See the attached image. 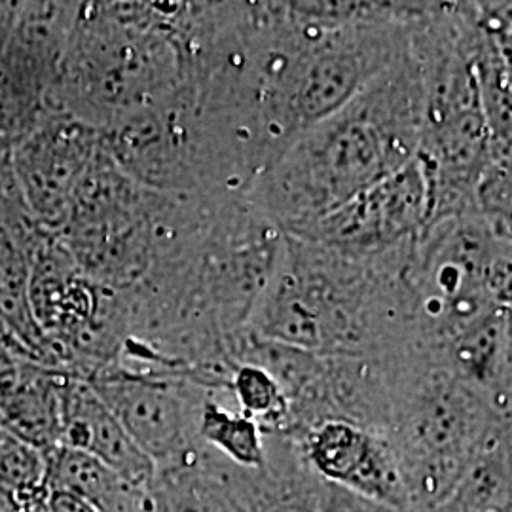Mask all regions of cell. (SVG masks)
I'll use <instances>...</instances> for the list:
<instances>
[{"instance_id":"6da1fadb","label":"cell","mask_w":512,"mask_h":512,"mask_svg":"<svg viewBox=\"0 0 512 512\" xmlns=\"http://www.w3.org/2000/svg\"><path fill=\"white\" fill-rule=\"evenodd\" d=\"M418 61L403 57L346 107L296 137L247 190L283 234L296 236L410 164L420 150Z\"/></svg>"},{"instance_id":"7a4b0ae2","label":"cell","mask_w":512,"mask_h":512,"mask_svg":"<svg viewBox=\"0 0 512 512\" xmlns=\"http://www.w3.org/2000/svg\"><path fill=\"white\" fill-rule=\"evenodd\" d=\"M412 245L355 258L285 234L249 334L317 355L365 357L412 348L414 302L406 279Z\"/></svg>"},{"instance_id":"3957f363","label":"cell","mask_w":512,"mask_h":512,"mask_svg":"<svg viewBox=\"0 0 512 512\" xmlns=\"http://www.w3.org/2000/svg\"><path fill=\"white\" fill-rule=\"evenodd\" d=\"M183 2H78L44 110L110 128L186 84Z\"/></svg>"},{"instance_id":"277c9868","label":"cell","mask_w":512,"mask_h":512,"mask_svg":"<svg viewBox=\"0 0 512 512\" xmlns=\"http://www.w3.org/2000/svg\"><path fill=\"white\" fill-rule=\"evenodd\" d=\"M478 35L475 2H420L410 21L423 95L418 160L429 186V224L476 213V188L492 164L476 78Z\"/></svg>"},{"instance_id":"5b68a950","label":"cell","mask_w":512,"mask_h":512,"mask_svg":"<svg viewBox=\"0 0 512 512\" xmlns=\"http://www.w3.org/2000/svg\"><path fill=\"white\" fill-rule=\"evenodd\" d=\"M505 418L482 387L423 351H404L384 435L399 459L406 512L437 505Z\"/></svg>"},{"instance_id":"8992f818","label":"cell","mask_w":512,"mask_h":512,"mask_svg":"<svg viewBox=\"0 0 512 512\" xmlns=\"http://www.w3.org/2000/svg\"><path fill=\"white\" fill-rule=\"evenodd\" d=\"M88 384L156 469L181 465L202 454L203 404L215 391L188 378L118 365L95 374Z\"/></svg>"},{"instance_id":"52a82bcc","label":"cell","mask_w":512,"mask_h":512,"mask_svg":"<svg viewBox=\"0 0 512 512\" xmlns=\"http://www.w3.org/2000/svg\"><path fill=\"white\" fill-rule=\"evenodd\" d=\"M429 224V186L418 156L317 220L294 238L310 239L342 255L376 258L420 238Z\"/></svg>"},{"instance_id":"ba28073f","label":"cell","mask_w":512,"mask_h":512,"mask_svg":"<svg viewBox=\"0 0 512 512\" xmlns=\"http://www.w3.org/2000/svg\"><path fill=\"white\" fill-rule=\"evenodd\" d=\"M103 148V131L65 112L44 110L12 147L27 209L46 232H59L76 190Z\"/></svg>"},{"instance_id":"9c48e42d","label":"cell","mask_w":512,"mask_h":512,"mask_svg":"<svg viewBox=\"0 0 512 512\" xmlns=\"http://www.w3.org/2000/svg\"><path fill=\"white\" fill-rule=\"evenodd\" d=\"M300 456L319 478L387 507L408 511L399 459L384 433L349 421H321L293 435Z\"/></svg>"},{"instance_id":"30bf717a","label":"cell","mask_w":512,"mask_h":512,"mask_svg":"<svg viewBox=\"0 0 512 512\" xmlns=\"http://www.w3.org/2000/svg\"><path fill=\"white\" fill-rule=\"evenodd\" d=\"M61 446L90 454L141 488H148L156 475L152 459L129 437L92 385L76 376H69L65 385Z\"/></svg>"},{"instance_id":"8fae6325","label":"cell","mask_w":512,"mask_h":512,"mask_svg":"<svg viewBox=\"0 0 512 512\" xmlns=\"http://www.w3.org/2000/svg\"><path fill=\"white\" fill-rule=\"evenodd\" d=\"M71 374L21 361L0 382V431L48 452L61 446L63 397Z\"/></svg>"},{"instance_id":"7c38bea8","label":"cell","mask_w":512,"mask_h":512,"mask_svg":"<svg viewBox=\"0 0 512 512\" xmlns=\"http://www.w3.org/2000/svg\"><path fill=\"white\" fill-rule=\"evenodd\" d=\"M228 478L247 512H321L317 475L289 437L266 435L264 467L251 471L228 463Z\"/></svg>"},{"instance_id":"4fadbf2b","label":"cell","mask_w":512,"mask_h":512,"mask_svg":"<svg viewBox=\"0 0 512 512\" xmlns=\"http://www.w3.org/2000/svg\"><path fill=\"white\" fill-rule=\"evenodd\" d=\"M152 512H247L228 478V461L203 448L196 458L156 469L148 484Z\"/></svg>"},{"instance_id":"5bb4252c","label":"cell","mask_w":512,"mask_h":512,"mask_svg":"<svg viewBox=\"0 0 512 512\" xmlns=\"http://www.w3.org/2000/svg\"><path fill=\"white\" fill-rule=\"evenodd\" d=\"M40 234L37 222L0 230V317L29 359L44 366L46 336L31 306V266Z\"/></svg>"},{"instance_id":"9a60e30c","label":"cell","mask_w":512,"mask_h":512,"mask_svg":"<svg viewBox=\"0 0 512 512\" xmlns=\"http://www.w3.org/2000/svg\"><path fill=\"white\" fill-rule=\"evenodd\" d=\"M48 486L80 495L99 512H152L148 488L135 486L80 450L55 446L46 452Z\"/></svg>"},{"instance_id":"2e32d148","label":"cell","mask_w":512,"mask_h":512,"mask_svg":"<svg viewBox=\"0 0 512 512\" xmlns=\"http://www.w3.org/2000/svg\"><path fill=\"white\" fill-rule=\"evenodd\" d=\"M200 439L205 448L239 469L255 471L266 463L264 431L241 414L226 393H213L203 404Z\"/></svg>"},{"instance_id":"e0dca14e","label":"cell","mask_w":512,"mask_h":512,"mask_svg":"<svg viewBox=\"0 0 512 512\" xmlns=\"http://www.w3.org/2000/svg\"><path fill=\"white\" fill-rule=\"evenodd\" d=\"M476 78L492 162L512 158V86L494 35L482 25L476 44Z\"/></svg>"},{"instance_id":"ac0fdd59","label":"cell","mask_w":512,"mask_h":512,"mask_svg":"<svg viewBox=\"0 0 512 512\" xmlns=\"http://www.w3.org/2000/svg\"><path fill=\"white\" fill-rule=\"evenodd\" d=\"M228 393L241 414L255 421L264 435H287L291 406L274 374L256 363H238L232 370Z\"/></svg>"},{"instance_id":"d6986e66","label":"cell","mask_w":512,"mask_h":512,"mask_svg":"<svg viewBox=\"0 0 512 512\" xmlns=\"http://www.w3.org/2000/svg\"><path fill=\"white\" fill-rule=\"evenodd\" d=\"M0 488L25 509L46 503L50 494L46 452L0 431Z\"/></svg>"},{"instance_id":"ffe728a7","label":"cell","mask_w":512,"mask_h":512,"mask_svg":"<svg viewBox=\"0 0 512 512\" xmlns=\"http://www.w3.org/2000/svg\"><path fill=\"white\" fill-rule=\"evenodd\" d=\"M33 222L12 164V148H0V230Z\"/></svg>"},{"instance_id":"44dd1931","label":"cell","mask_w":512,"mask_h":512,"mask_svg":"<svg viewBox=\"0 0 512 512\" xmlns=\"http://www.w3.org/2000/svg\"><path fill=\"white\" fill-rule=\"evenodd\" d=\"M315 497L321 512H404L387 507L384 503L372 501L363 495L353 494L319 476L315 486Z\"/></svg>"},{"instance_id":"7402d4cb","label":"cell","mask_w":512,"mask_h":512,"mask_svg":"<svg viewBox=\"0 0 512 512\" xmlns=\"http://www.w3.org/2000/svg\"><path fill=\"white\" fill-rule=\"evenodd\" d=\"M492 399L501 414L512 418V304L503 308L501 357L492 389Z\"/></svg>"},{"instance_id":"603a6c76","label":"cell","mask_w":512,"mask_h":512,"mask_svg":"<svg viewBox=\"0 0 512 512\" xmlns=\"http://www.w3.org/2000/svg\"><path fill=\"white\" fill-rule=\"evenodd\" d=\"M488 289L497 306L507 308L512 304V249L505 247L495 256L488 272Z\"/></svg>"},{"instance_id":"cb8c5ba5","label":"cell","mask_w":512,"mask_h":512,"mask_svg":"<svg viewBox=\"0 0 512 512\" xmlns=\"http://www.w3.org/2000/svg\"><path fill=\"white\" fill-rule=\"evenodd\" d=\"M46 509L48 512H99L80 495L63 492V490H52L48 494Z\"/></svg>"},{"instance_id":"d4e9b609","label":"cell","mask_w":512,"mask_h":512,"mask_svg":"<svg viewBox=\"0 0 512 512\" xmlns=\"http://www.w3.org/2000/svg\"><path fill=\"white\" fill-rule=\"evenodd\" d=\"M0 348L8 349V351L16 353L18 357L25 359V361H31L29 355H27V351L23 349V346L19 344L18 338L14 336V332L8 329V325L2 321V317H0Z\"/></svg>"},{"instance_id":"484cf974","label":"cell","mask_w":512,"mask_h":512,"mask_svg":"<svg viewBox=\"0 0 512 512\" xmlns=\"http://www.w3.org/2000/svg\"><path fill=\"white\" fill-rule=\"evenodd\" d=\"M482 25V23H480ZM486 29V27H484ZM488 31V29H486ZM492 33V31H490ZM495 38V42H497V48H499V52H501V57H503V63H505V69H507V76H509V82H511L512 86V35H507V33H492Z\"/></svg>"},{"instance_id":"4316f807","label":"cell","mask_w":512,"mask_h":512,"mask_svg":"<svg viewBox=\"0 0 512 512\" xmlns=\"http://www.w3.org/2000/svg\"><path fill=\"white\" fill-rule=\"evenodd\" d=\"M27 509L19 503L14 495L0 488V512H25Z\"/></svg>"},{"instance_id":"83f0119b","label":"cell","mask_w":512,"mask_h":512,"mask_svg":"<svg viewBox=\"0 0 512 512\" xmlns=\"http://www.w3.org/2000/svg\"><path fill=\"white\" fill-rule=\"evenodd\" d=\"M25 512H48V509H46V503H42V505H37V507H29Z\"/></svg>"}]
</instances>
